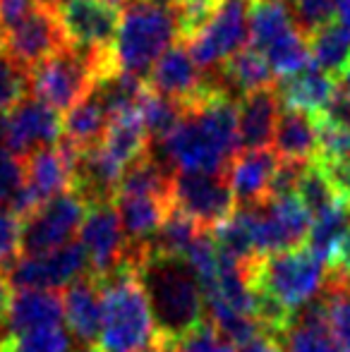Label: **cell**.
Returning a JSON list of instances; mask_svg holds the SVG:
<instances>
[{
    "label": "cell",
    "mask_w": 350,
    "mask_h": 352,
    "mask_svg": "<svg viewBox=\"0 0 350 352\" xmlns=\"http://www.w3.org/2000/svg\"><path fill=\"white\" fill-rule=\"evenodd\" d=\"M132 254L161 336L180 338L204 324V295L185 259L156 254L144 245L132 247Z\"/></svg>",
    "instance_id": "1"
},
{
    "label": "cell",
    "mask_w": 350,
    "mask_h": 352,
    "mask_svg": "<svg viewBox=\"0 0 350 352\" xmlns=\"http://www.w3.org/2000/svg\"><path fill=\"white\" fill-rule=\"evenodd\" d=\"M101 287V340L103 352H144L156 338L149 300L137 274L135 254L125 256L108 274L94 276Z\"/></svg>",
    "instance_id": "2"
},
{
    "label": "cell",
    "mask_w": 350,
    "mask_h": 352,
    "mask_svg": "<svg viewBox=\"0 0 350 352\" xmlns=\"http://www.w3.org/2000/svg\"><path fill=\"white\" fill-rule=\"evenodd\" d=\"M180 41V17L171 5L156 0H130L120 8L113 41L116 70L146 77L154 63Z\"/></svg>",
    "instance_id": "3"
},
{
    "label": "cell",
    "mask_w": 350,
    "mask_h": 352,
    "mask_svg": "<svg viewBox=\"0 0 350 352\" xmlns=\"http://www.w3.org/2000/svg\"><path fill=\"white\" fill-rule=\"evenodd\" d=\"M240 266L250 290L269 295L293 314L317 300L327 285V266L305 245L254 256Z\"/></svg>",
    "instance_id": "4"
},
{
    "label": "cell",
    "mask_w": 350,
    "mask_h": 352,
    "mask_svg": "<svg viewBox=\"0 0 350 352\" xmlns=\"http://www.w3.org/2000/svg\"><path fill=\"white\" fill-rule=\"evenodd\" d=\"M111 72H116L113 53L101 56V53H89L75 46H65L39 65L29 67L27 79L34 98L43 101L56 113H67L75 103H80L82 98L91 94L98 79H103Z\"/></svg>",
    "instance_id": "5"
},
{
    "label": "cell",
    "mask_w": 350,
    "mask_h": 352,
    "mask_svg": "<svg viewBox=\"0 0 350 352\" xmlns=\"http://www.w3.org/2000/svg\"><path fill=\"white\" fill-rule=\"evenodd\" d=\"M250 0H216L204 22L180 38L187 53L204 74L219 70L228 58L248 48Z\"/></svg>",
    "instance_id": "6"
},
{
    "label": "cell",
    "mask_w": 350,
    "mask_h": 352,
    "mask_svg": "<svg viewBox=\"0 0 350 352\" xmlns=\"http://www.w3.org/2000/svg\"><path fill=\"white\" fill-rule=\"evenodd\" d=\"M63 137L61 113L34 96H24L17 106L0 116V144L24 161L39 148L58 144Z\"/></svg>",
    "instance_id": "7"
},
{
    "label": "cell",
    "mask_w": 350,
    "mask_h": 352,
    "mask_svg": "<svg viewBox=\"0 0 350 352\" xmlns=\"http://www.w3.org/2000/svg\"><path fill=\"white\" fill-rule=\"evenodd\" d=\"M85 211V199L72 190L41 204L22 221V256L46 254L72 242Z\"/></svg>",
    "instance_id": "8"
},
{
    "label": "cell",
    "mask_w": 350,
    "mask_h": 352,
    "mask_svg": "<svg viewBox=\"0 0 350 352\" xmlns=\"http://www.w3.org/2000/svg\"><path fill=\"white\" fill-rule=\"evenodd\" d=\"M173 209L190 216L201 230H211L235 211L226 173H175Z\"/></svg>",
    "instance_id": "9"
},
{
    "label": "cell",
    "mask_w": 350,
    "mask_h": 352,
    "mask_svg": "<svg viewBox=\"0 0 350 352\" xmlns=\"http://www.w3.org/2000/svg\"><path fill=\"white\" fill-rule=\"evenodd\" d=\"M56 14L67 46L101 56L113 53V41L120 22L118 8L108 5L106 0H58Z\"/></svg>",
    "instance_id": "10"
},
{
    "label": "cell",
    "mask_w": 350,
    "mask_h": 352,
    "mask_svg": "<svg viewBox=\"0 0 350 352\" xmlns=\"http://www.w3.org/2000/svg\"><path fill=\"white\" fill-rule=\"evenodd\" d=\"M89 274L85 250L80 242H67V245L58 247L46 254H34V256H19L8 271L10 287L17 290H61L67 287L70 283L82 278Z\"/></svg>",
    "instance_id": "11"
},
{
    "label": "cell",
    "mask_w": 350,
    "mask_h": 352,
    "mask_svg": "<svg viewBox=\"0 0 350 352\" xmlns=\"http://www.w3.org/2000/svg\"><path fill=\"white\" fill-rule=\"evenodd\" d=\"M3 51L12 58L24 70L39 65L48 56L63 51L67 46V38L58 22V14L53 5H39L29 14H24L19 22L3 32L0 41Z\"/></svg>",
    "instance_id": "12"
},
{
    "label": "cell",
    "mask_w": 350,
    "mask_h": 352,
    "mask_svg": "<svg viewBox=\"0 0 350 352\" xmlns=\"http://www.w3.org/2000/svg\"><path fill=\"white\" fill-rule=\"evenodd\" d=\"M80 247L85 250L87 266L91 276H103L118 266L127 254H130V245H127L125 235H122L120 218L113 206V201H94L87 204L85 218L80 226Z\"/></svg>",
    "instance_id": "13"
},
{
    "label": "cell",
    "mask_w": 350,
    "mask_h": 352,
    "mask_svg": "<svg viewBox=\"0 0 350 352\" xmlns=\"http://www.w3.org/2000/svg\"><path fill=\"white\" fill-rule=\"evenodd\" d=\"M144 84L149 91L187 106V103H192L195 98H199L204 94L206 74L192 60L185 43L177 41L146 72Z\"/></svg>",
    "instance_id": "14"
},
{
    "label": "cell",
    "mask_w": 350,
    "mask_h": 352,
    "mask_svg": "<svg viewBox=\"0 0 350 352\" xmlns=\"http://www.w3.org/2000/svg\"><path fill=\"white\" fill-rule=\"evenodd\" d=\"M278 158L271 148L240 151L226 168V180L233 192L235 206H259L269 199L271 177Z\"/></svg>",
    "instance_id": "15"
},
{
    "label": "cell",
    "mask_w": 350,
    "mask_h": 352,
    "mask_svg": "<svg viewBox=\"0 0 350 352\" xmlns=\"http://www.w3.org/2000/svg\"><path fill=\"white\" fill-rule=\"evenodd\" d=\"M281 113V101L274 87L259 89L238 101V144L240 151L269 148L274 142L276 120Z\"/></svg>",
    "instance_id": "16"
},
{
    "label": "cell",
    "mask_w": 350,
    "mask_h": 352,
    "mask_svg": "<svg viewBox=\"0 0 350 352\" xmlns=\"http://www.w3.org/2000/svg\"><path fill=\"white\" fill-rule=\"evenodd\" d=\"M336 89V79L329 77L319 67H314L312 63L307 67H303L300 72L288 74V77H278L274 82V91L278 96L281 106L309 113L312 118H317L327 108V103L331 101Z\"/></svg>",
    "instance_id": "17"
},
{
    "label": "cell",
    "mask_w": 350,
    "mask_h": 352,
    "mask_svg": "<svg viewBox=\"0 0 350 352\" xmlns=\"http://www.w3.org/2000/svg\"><path fill=\"white\" fill-rule=\"evenodd\" d=\"M63 319L67 331L85 345H94L101 331V287L91 274L65 287L63 292Z\"/></svg>",
    "instance_id": "18"
},
{
    "label": "cell",
    "mask_w": 350,
    "mask_h": 352,
    "mask_svg": "<svg viewBox=\"0 0 350 352\" xmlns=\"http://www.w3.org/2000/svg\"><path fill=\"white\" fill-rule=\"evenodd\" d=\"M10 333L53 329L63 321V295L53 290H17L8 307Z\"/></svg>",
    "instance_id": "19"
},
{
    "label": "cell",
    "mask_w": 350,
    "mask_h": 352,
    "mask_svg": "<svg viewBox=\"0 0 350 352\" xmlns=\"http://www.w3.org/2000/svg\"><path fill=\"white\" fill-rule=\"evenodd\" d=\"M113 206H116L118 218H120L122 235H125L130 250L146 245L159 232L168 211L173 209V204H168V201L132 195H116L113 197Z\"/></svg>",
    "instance_id": "20"
},
{
    "label": "cell",
    "mask_w": 350,
    "mask_h": 352,
    "mask_svg": "<svg viewBox=\"0 0 350 352\" xmlns=\"http://www.w3.org/2000/svg\"><path fill=\"white\" fill-rule=\"evenodd\" d=\"M274 153L281 161L307 163L317 158V120L309 113L283 108L274 130Z\"/></svg>",
    "instance_id": "21"
},
{
    "label": "cell",
    "mask_w": 350,
    "mask_h": 352,
    "mask_svg": "<svg viewBox=\"0 0 350 352\" xmlns=\"http://www.w3.org/2000/svg\"><path fill=\"white\" fill-rule=\"evenodd\" d=\"M101 148L118 163L120 168L132 166L149 151V137L140 120V113L127 111L118 113L108 120V127L103 132Z\"/></svg>",
    "instance_id": "22"
},
{
    "label": "cell",
    "mask_w": 350,
    "mask_h": 352,
    "mask_svg": "<svg viewBox=\"0 0 350 352\" xmlns=\"http://www.w3.org/2000/svg\"><path fill=\"white\" fill-rule=\"evenodd\" d=\"M108 111L103 108L101 98L96 96V91L91 89L89 96L82 98L80 103L70 108L63 118V137L70 146H75L77 151L89 146H96L103 140V132L108 127Z\"/></svg>",
    "instance_id": "23"
},
{
    "label": "cell",
    "mask_w": 350,
    "mask_h": 352,
    "mask_svg": "<svg viewBox=\"0 0 350 352\" xmlns=\"http://www.w3.org/2000/svg\"><path fill=\"white\" fill-rule=\"evenodd\" d=\"M250 48L264 53L285 34L295 32V22L285 0H250Z\"/></svg>",
    "instance_id": "24"
},
{
    "label": "cell",
    "mask_w": 350,
    "mask_h": 352,
    "mask_svg": "<svg viewBox=\"0 0 350 352\" xmlns=\"http://www.w3.org/2000/svg\"><path fill=\"white\" fill-rule=\"evenodd\" d=\"M283 338L285 352H341L327 329L322 300L309 302L305 309H300Z\"/></svg>",
    "instance_id": "25"
},
{
    "label": "cell",
    "mask_w": 350,
    "mask_h": 352,
    "mask_svg": "<svg viewBox=\"0 0 350 352\" xmlns=\"http://www.w3.org/2000/svg\"><path fill=\"white\" fill-rule=\"evenodd\" d=\"M309 63L338 82L350 65V32L341 22H331L307 36Z\"/></svg>",
    "instance_id": "26"
},
{
    "label": "cell",
    "mask_w": 350,
    "mask_h": 352,
    "mask_svg": "<svg viewBox=\"0 0 350 352\" xmlns=\"http://www.w3.org/2000/svg\"><path fill=\"white\" fill-rule=\"evenodd\" d=\"M137 113H140V120L146 130L149 144H159L161 140H166V137L171 135V130L182 120L185 106L146 89V91L142 94L140 103H137Z\"/></svg>",
    "instance_id": "27"
},
{
    "label": "cell",
    "mask_w": 350,
    "mask_h": 352,
    "mask_svg": "<svg viewBox=\"0 0 350 352\" xmlns=\"http://www.w3.org/2000/svg\"><path fill=\"white\" fill-rule=\"evenodd\" d=\"M199 232H204L190 216H185L182 211L171 209L166 221L161 223L159 232L146 242L144 247H149L151 252L164 256H175V259H182L185 252L190 250L192 242L199 237Z\"/></svg>",
    "instance_id": "28"
},
{
    "label": "cell",
    "mask_w": 350,
    "mask_h": 352,
    "mask_svg": "<svg viewBox=\"0 0 350 352\" xmlns=\"http://www.w3.org/2000/svg\"><path fill=\"white\" fill-rule=\"evenodd\" d=\"M348 226H350V209L338 201V204H333L329 211L312 218V226H309L305 247H307L317 259H322L324 266H327V259H329V254H331L333 245H336L338 237L346 232Z\"/></svg>",
    "instance_id": "29"
},
{
    "label": "cell",
    "mask_w": 350,
    "mask_h": 352,
    "mask_svg": "<svg viewBox=\"0 0 350 352\" xmlns=\"http://www.w3.org/2000/svg\"><path fill=\"white\" fill-rule=\"evenodd\" d=\"M269 63V67L274 70V74L281 77H288V74L300 72L303 67L309 65V46H307V36L300 34L298 29L290 34H285L283 38L269 46L262 53Z\"/></svg>",
    "instance_id": "30"
},
{
    "label": "cell",
    "mask_w": 350,
    "mask_h": 352,
    "mask_svg": "<svg viewBox=\"0 0 350 352\" xmlns=\"http://www.w3.org/2000/svg\"><path fill=\"white\" fill-rule=\"evenodd\" d=\"M5 352H70V336L63 326L27 331V333H8L0 338Z\"/></svg>",
    "instance_id": "31"
},
{
    "label": "cell",
    "mask_w": 350,
    "mask_h": 352,
    "mask_svg": "<svg viewBox=\"0 0 350 352\" xmlns=\"http://www.w3.org/2000/svg\"><path fill=\"white\" fill-rule=\"evenodd\" d=\"M322 307L333 343L341 352H350V287L327 285V297L322 300Z\"/></svg>",
    "instance_id": "32"
},
{
    "label": "cell",
    "mask_w": 350,
    "mask_h": 352,
    "mask_svg": "<svg viewBox=\"0 0 350 352\" xmlns=\"http://www.w3.org/2000/svg\"><path fill=\"white\" fill-rule=\"evenodd\" d=\"M295 197L303 201V206L309 211L312 218L329 211L333 204H338V199L333 197L331 187L324 180L317 163H307V166H305L303 175H300V182H298V190H295Z\"/></svg>",
    "instance_id": "33"
},
{
    "label": "cell",
    "mask_w": 350,
    "mask_h": 352,
    "mask_svg": "<svg viewBox=\"0 0 350 352\" xmlns=\"http://www.w3.org/2000/svg\"><path fill=\"white\" fill-rule=\"evenodd\" d=\"M290 14L300 34L312 36L314 32L333 22L338 14L336 0H288Z\"/></svg>",
    "instance_id": "34"
},
{
    "label": "cell",
    "mask_w": 350,
    "mask_h": 352,
    "mask_svg": "<svg viewBox=\"0 0 350 352\" xmlns=\"http://www.w3.org/2000/svg\"><path fill=\"white\" fill-rule=\"evenodd\" d=\"M168 345L171 352H238V348L228 338H223L209 319L180 338H168Z\"/></svg>",
    "instance_id": "35"
},
{
    "label": "cell",
    "mask_w": 350,
    "mask_h": 352,
    "mask_svg": "<svg viewBox=\"0 0 350 352\" xmlns=\"http://www.w3.org/2000/svg\"><path fill=\"white\" fill-rule=\"evenodd\" d=\"M29 94L27 70L12 60L0 46V116L17 106Z\"/></svg>",
    "instance_id": "36"
},
{
    "label": "cell",
    "mask_w": 350,
    "mask_h": 352,
    "mask_svg": "<svg viewBox=\"0 0 350 352\" xmlns=\"http://www.w3.org/2000/svg\"><path fill=\"white\" fill-rule=\"evenodd\" d=\"M22 256V221L0 209V271H8Z\"/></svg>",
    "instance_id": "37"
},
{
    "label": "cell",
    "mask_w": 350,
    "mask_h": 352,
    "mask_svg": "<svg viewBox=\"0 0 350 352\" xmlns=\"http://www.w3.org/2000/svg\"><path fill=\"white\" fill-rule=\"evenodd\" d=\"M333 197L350 209V158H314Z\"/></svg>",
    "instance_id": "38"
},
{
    "label": "cell",
    "mask_w": 350,
    "mask_h": 352,
    "mask_svg": "<svg viewBox=\"0 0 350 352\" xmlns=\"http://www.w3.org/2000/svg\"><path fill=\"white\" fill-rule=\"evenodd\" d=\"M24 182V163L0 144V209H8Z\"/></svg>",
    "instance_id": "39"
},
{
    "label": "cell",
    "mask_w": 350,
    "mask_h": 352,
    "mask_svg": "<svg viewBox=\"0 0 350 352\" xmlns=\"http://www.w3.org/2000/svg\"><path fill=\"white\" fill-rule=\"evenodd\" d=\"M317 120L324 122V125L338 127V130H350V94L346 89H336V94L327 103V108L317 116Z\"/></svg>",
    "instance_id": "40"
},
{
    "label": "cell",
    "mask_w": 350,
    "mask_h": 352,
    "mask_svg": "<svg viewBox=\"0 0 350 352\" xmlns=\"http://www.w3.org/2000/svg\"><path fill=\"white\" fill-rule=\"evenodd\" d=\"M238 352H285V350L278 338H274V336H269L266 331H262V333L254 336L252 340L240 345Z\"/></svg>",
    "instance_id": "41"
},
{
    "label": "cell",
    "mask_w": 350,
    "mask_h": 352,
    "mask_svg": "<svg viewBox=\"0 0 350 352\" xmlns=\"http://www.w3.org/2000/svg\"><path fill=\"white\" fill-rule=\"evenodd\" d=\"M10 297H12V287H10L5 271H0V321H3V319H5V314H8Z\"/></svg>",
    "instance_id": "42"
},
{
    "label": "cell",
    "mask_w": 350,
    "mask_h": 352,
    "mask_svg": "<svg viewBox=\"0 0 350 352\" xmlns=\"http://www.w3.org/2000/svg\"><path fill=\"white\" fill-rule=\"evenodd\" d=\"M338 14H341V24L350 32V3L338 5Z\"/></svg>",
    "instance_id": "43"
},
{
    "label": "cell",
    "mask_w": 350,
    "mask_h": 352,
    "mask_svg": "<svg viewBox=\"0 0 350 352\" xmlns=\"http://www.w3.org/2000/svg\"><path fill=\"white\" fill-rule=\"evenodd\" d=\"M343 89H346V91L350 94V65H348V70H346V74H343Z\"/></svg>",
    "instance_id": "44"
},
{
    "label": "cell",
    "mask_w": 350,
    "mask_h": 352,
    "mask_svg": "<svg viewBox=\"0 0 350 352\" xmlns=\"http://www.w3.org/2000/svg\"><path fill=\"white\" fill-rule=\"evenodd\" d=\"M80 352H103V350H101V345H85Z\"/></svg>",
    "instance_id": "45"
},
{
    "label": "cell",
    "mask_w": 350,
    "mask_h": 352,
    "mask_svg": "<svg viewBox=\"0 0 350 352\" xmlns=\"http://www.w3.org/2000/svg\"><path fill=\"white\" fill-rule=\"evenodd\" d=\"M0 41H3V24H0Z\"/></svg>",
    "instance_id": "46"
},
{
    "label": "cell",
    "mask_w": 350,
    "mask_h": 352,
    "mask_svg": "<svg viewBox=\"0 0 350 352\" xmlns=\"http://www.w3.org/2000/svg\"><path fill=\"white\" fill-rule=\"evenodd\" d=\"M285 3H288V0H285Z\"/></svg>",
    "instance_id": "47"
}]
</instances>
